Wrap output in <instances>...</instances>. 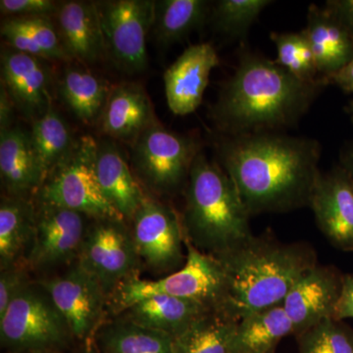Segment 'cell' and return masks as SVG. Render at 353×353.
I'll use <instances>...</instances> for the list:
<instances>
[{"instance_id": "obj_1", "label": "cell", "mask_w": 353, "mask_h": 353, "mask_svg": "<svg viewBox=\"0 0 353 353\" xmlns=\"http://www.w3.org/2000/svg\"><path fill=\"white\" fill-rule=\"evenodd\" d=\"M217 155L250 217L308 208L321 173L320 143L280 132L224 134Z\"/></svg>"}, {"instance_id": "obj_2", "label": "cell", "mask_w": 353, "mask_h": 353, "mask_svg": "<svg viewBox=\"0 0 353 353\" xmlns=\"http://www.w3.org/2000/svg\"><path fill=\"white\" fill-rule=\"evenodd\" d=\"M325 88L306 83L275 60L246 51L225 83L212 117L227 136L280 132L294 126Z\"/></svg>"}, {"instance_id": "obj_3", "label": "cell", "mask_w": 353, "mask_h": 353, "mask_svg": "<svg viewBox=\"0 0 353 353\" xmlns=\"http://www.w3.org/2000/svg\"><path fill=\"white\" fill-rule=\"evenodd\" d=\"M230 283V314L236 321L282 305L301 276L318 264L314 248L305 243H281L271 234H252L216 257Z\"/></svg>"}, {"instance_id": "obj_4", "label": "cell", "mask_w": 353, "mask_h": 353, "mask_svg": "<svg viewBox=\"0 0 353 353\" xmlns=\"http://www.w3.org/2000/svg\"><path fill=\"white\" fill-rule=\"evenodd\" d=\"M183 194V236L199 252L218 257L252 236L250 215L233 181L202 152L192 164Z\"/></svg>"}, {"instance_id": "obj_5", "label": "cell", "mask_w": 353, "mask_h": 353, "mask_svg": "<svg viewBox=\"0 0 353 353\" xmlns=\"http://www.w3.org/2000/svg\"><path fill=\"white\" fill-rule=\"evenodd\" d=\"M185 245L187 257L180 270L159 280L136 277L127 281L109 299L108 313L114 317L146 297L166 294L194 301L209 312L232 318L230 283L224 266L216 257L199 252L188 241Z\"/></svg>"}, {"instance_id": "obj_6", "label": "cell", "mask_w": 353, "mask_h": 353, "mask_svg": "<svg viewBox=\"0 0 353 353\" xmlns=\"http://www.w3.org/2000/svg\"><path fill=\"white\" fill-rule=\"evenodd\" d=\"M76 343L68 323L38 280L28 283L0 317L3 353H71Z\"/></svg>"}, {"instance_id": "obj_7", "label": "cell", "mask_w": 353, "mask_h": 353, "mask_svg": "<svg viewBox=\"0 0 353 353\" xmlns=\"http://www.w3.org/2000/svg\"><path fill=\"white\" fill-rule=\"evenodd\" d=\"M132 165L139 182L159 196L183 192L201 152L196 137L178 134L155 121L132 143Z\"/></svg>"}, {"instance_id": "obj_8", "label": "cell", "mask_w": 353, "mask_h": 353, "mask_svg": "<svg viewBox=\"0 0 353 353\" xmlns=\"http://www.w3.org/2000/svg\"><path fill=\"white\" fill-rule=\"evenodd\" d=\"M97 148L92 137L77 139L68 157L39 188L37 201L82 213L90 219L124 220L102 192L95 168Z\"/></svg>"}, {"instance_id": "obj_9", "label": "cell", "mask_w": 353, "mask_h": 353, "mask_svg": "<svg viewBox=\"0 0 353 353\" xmlns=\"http://www.w3.org/2000/svg\"><path fill=\"white\" fill-rule=\"evenodd\" d=\"M129 223L121 219H90L77 263L108 294L132 278L141 266Z\"/></svg>"}, {"instance_id": "obj_10", "label": "cell", "mask_w": 353, "mask_h": 353, "mask_svg": "<svg viewBox=\"0 0 353 353\" xmlns=\"http://www.w3.org/2000/svg\"><path fill=\"white\" fill-rule=\"evenodd\" d=\"M95 4L104 51L114 65L127 74L145 71L148 65L146 38L154 22L155 1L111 0Z\"/></svg>"}, {"instance_id": "obj_11", "label": "cell", "mask_w": 353, "mask_h": 353, "mask_svg": "<svg viewBox=\"0 0 353 353\" xmlns=\"http://www.w3.org/2000/svg\"><path fill=\"white\" fill-rule=\"evenodd\" d=\"M129 224L141 263L152 273L170 275L185 265L182 221L169 204L148 196Z\"/></svg>"}, {"instance_id": "obj_12", "label": "cell", "mask_w": 353, "mask_h": 353, "mask_svg": "<svg viewBox=\"0 0 353 353\" xmlns=\"http://www.w3.org/2000/svg\"><path fill=\"white\" fill-rule=\"evenodd\" d=\"M38 281L64 316L77 343L90 345L108 313L109 296L99 281L77 262L59 275Z\"/></svg>"}, {"instance_id": "obj_13", "label": "cell", "mask_w": 353, "mask_h": 353, "mask_svg": "<svg viewBox=\"0 0 353 353\" xmlns=\"http://www.w3.org/2000/svg\"><path fill=\"white\" fill-rule=\"evenodd\" d=\"M37 202L34 239L26 266L36 272L76 263L90 218L54 204Z\"/></svg>"}, {"instance_id": "obj_14", "label": "cell", "mask_w": 353, "mask_h": 353, "mask_svg": "<svg viewBox=\"0 0 353 353\" xmlns=\"http://www.w3.org/2000/svg\"><path fill=\"white\" fill-rule=\"evenodd\" d=\"M308 208L318 229L334 248L353 252V183L341 165L319 174Z\"/></svg>"}, {"instance_id": "obj_15", "label": "cell", "mask_w": 353, "mask_h": 353, "mask_svg": "<svg viewBox=\"0 0 353 353\" xmlns=\"http://www.w3.org/2000/svg\"><path fill=\"white\" fill-rule=\"evenodd\" d=\"M343 274L336 267L317 264L299 278L282 305L294 336L334 318L343 287Z\"/></svg>"}, {"instance_id": "obj_16", "label": "cell", "mask_w": 353, "mask_h": 353, "mask_svg": "<svg viewBox=\"0 0 353 353\" xmlns=\"http://www.w3.org/2000/svg\"><path fill=\"white\" fill-rule=\"evenodd\" d=\"M219 65L214 46L208 43L187 48L165 71L167 104L172 113L185 116L201 105L212 70Z\"/></svg>"}, {"instance_id": "obj_17", "label": "cell", "mask_w": 353, "mask_h": 353, "mask_svg": "<svg viewBox=\"0 0 353 353\" xmlns=\"http://www.w3.org/2000/svg\"><path fill=\"white\" fill-rule=\"evenodd\" d=\"M1 83L16 108L32 122L52 104L50 69L41 58L4 48L1 51Z\"/></svg>"}, {"instance_id": "obj_18", "label": "cell", "mask_w": 353, "mask_h": 353, "mask_svg": "<svg viewBox=\"0 0 353 353\" xmlns=\"http://www.w3.org/2000/svg\"><path fill=\"white\" fill-rule=\"evenodd\" d=\"M55 15L58 34L69 57L83 65L97 63L105 51L95 2L65 1Z\"/></svg>"}, {"instance_id": "obj_19", "label": "cell", "mask_w": 353, "mask_h": 353, "mask_svg": "<svg viewBox=\"0 0 353 353\" xmlns=\"http://www.w3.org/2000/svg\"><path fill=\"white\" fill-rule=\"evenodd\" d=\"M0 178L4 196L30 199L43 185L30 132L12 127L0 132Z\"/></svg>"}, {"instance_id": "obj_20", "label": "cell", "mask_w": 353, "mask_h": 353, "mask_svg": "<svg viewBox=\"0 0 353 353\" xmlns=\"http://www.w3.org/2000/svg\"><path fill=\"white\" fill-rule=\"evenodd\" d=\"M95 168L104 196L129 223L148 196L120 148L111 139L97 143Z\"/></svg>"}, {"instance_id": "obj_21", "label": "cell", "mask_w": 353, "mask_h": 353, "mask_svg": "<svg viewBox=\"0 0 353 353\" xmlns=\"http://www.w3.org/2000/svg\"><path fill=\"white\" fill-rule=\"evenodd\" d=\"M155 121L145 88L138 83H124L111 90L99 122L101 131L111 139L132 143Z\"/></svg>"}, {"instance_id": "obj_22", "label": "cell", "mask_w": 353, "mask_h": 353, "mask_svg": "<svg viewBox=\"0 0 353 353\" xmlns=\"http://www.w3.org/2000/svg\"><path fill=\"white\" fill-rule=\"evenodd\" d=\"M301 32L314 55L320 78L338 73L353 59L352 36L326 9L309 6L307 24Z\"/></svg>"}, {"instance_id": "obj_23", "label": "cell", "mask_w": 353, "mask_h": 353, "mask_svg": "<svg viewBox=\"0 0 353 353\" xmlns=\"http://www.w3.org/2000/svg\"><path fill=\"white\" fill-rule=\"evenodd\" d=\"M208 313L212 312L194 301L166 294H155L130 306L119 315L139 326L175 338Z\"/></svg>"}, {"instance_id": "obj_24", "label": "cell", "mask_w": 353, "mask_h": 353, "mask_svg": "<svg viewBox=\"0 0 353 353\" xmlns=\"http://www.w3.org/2000/svg\"><path fill=\"white\" fill-rule=\"evenodd\" d=\"M36 205L31 199L3 196L0 202V270L25 265L31 248Z\"/></svg>"}, {"instance_id": "obj_25", "label": "cell", "mask_w": 353, "mask_h": 353, "mask_svg": "<svg viewBox=\"0 0 353 353\" xmlns=\"http://www.w3.org/2000/svg\"><path fill=\"white\" fill-rule=\"evenodd\" d=\"M90 345L102 353H174L172 336L120 315L104 322Z\"/></svg>"}, {"instance_id": "obj_26", "label": "cell", "mask_w": 353, "mask_h": 353, "mask_svg": "<svg viewBox=\"0 0 353 353\" xmlns=\"http://www.w3.org/2000/svg\"><path fill=\"white\" fill-rule=\"evenodd\" d=\"M1 36L13 50L44 60H70L48 17H12L2 21Z\"/></svg>"}, {"instance_id": "obj_27", "label": "cell", "mask_w": 353, "mask_h": 353, "mask_svg": "<svg viewBox=\"0 0 353 353\" xmlns=\"http://www.w3.org/2000/svg\"><path fill=\"white\" fill-rule=\"evenodd\" d=\"M110 92L108 83L83 67L70 66L60 79L62 101L77 119L85 124L101 120Z\"/></svg>"}, {"instance_id": "obj_28", "label": "cell", "mask_w": 353, "mask_h": 353, "mask_svg": "<svg viewBox=\"0 0 353 353\" xmlns=\"http://www.w3.org/2000/svg\"><path fill=\"white\" fill-rule=\"evenodd\" d=\"M290 334L292 325L283 305L265 309L239 321L231 353H271Z\"/></svg>"}, {"instance_id": "obj_29", "label": "cell", "mask_w": 353, "mask_h": 353, "mask_svg": "<svg viewBox=\"0 0 353 353\" xmlns=\"http://www.w3.org/2000/svg\"><path fill=\"white\" fill-rule=\"evenodd\" d=\"M30 136L43 183L51 172L68 157L76 141L68 123L52 104L41 117L32 122Z\"/></svg>"}, {"instance_id": "obj_30", "label": "cell", "mask_w": 353, "mask_h": 353, "mask_svg": "<svg viewBox=\"0 0 353 353\" xmlns=\"http://www.w3.org/2000/svg\"><path fill=\"white\" fill-rule=\"evenodd\" d=\"M210 2L205 0L155 1L152 31L157 43L169 46L187 37L208 19Z\"/></svg>"}, {"instance_id": "obj_31", "label": "cell", "mask_w": 353, "mask_h": 353, "mask_svg": "<svg viewBox=\"0 0 353 353\" xmlns=\"http://www.w3.org/2000/svg\"><path fill=\"white\" fill-rule=\"evenodd\" d=\"M238 321L208 313L173 338L174 353H231Z\"/></svg>"}, {"instance_id": "obj_32", "label": "cell", "mask_w": 353, "mask_h": 353, "mask_svg": "<svg viewBox=\"0 0 353 353\" xmlns=\"http://www.w3.org/2000/svg\"><path fill=\"white\" fill-rule=\"evenodd\" d=\"M270 38L277 48L275 61L279 65L303 82L319 80L314 55L303 32H272Z\"/></svg>"}, {"instance_id": "obj_33", "label": "cell", "mask_w": 353, "mask_h": 353, "mask_svg": "<svg viewBox=\"0 0 353 353\" xmlns=\"http://www.w3.org/2000/svg\"><path fill=\"white\" fill-rule=\"evenodd\" d=\"M271 3L270 0H219L211 7L210 19L218 32L241 38Z\"/></svg>"}, {"instance_id": "obj_34", "label": "cell", "mask_w": 353, "mask_h": 353, "mask_svg": "<svg viewBox=\"0 0 353 353\" xmlns=\"http://www.w3.org/2000/svg\"><path fill=\"white\" fill-rule=\"evenodd\" d=\"M299 353H353V330L329 318L296 336Z\"/></svg>"}, {"instance_id": "obj_35", "label": "cell", "mask_w": 353, "mask_h": 353, "mask_svg": "<svg viewBox=\"0 0 353 353\" xmlns=\"http://www.w3.org/2000/svg\"><path fill=\"white\" fill-rule=\"evenodd\" d=\"M29 272L25 265H18L0 270V317L4 315L20 290L28 283L31 282Z\"/></svg>"}, {"instance_id": "obj_36", "label": "cell", "mask_w": 353, "mask_h": 353, "mask_svg": "<svg viewBox=\"0 0 353 353\" xmlns=\"http://www.w3.org/2000/svg\"><path fill=\"white\" fill-rule=\"evenodd\" d=\"M58 6L51 0H1L0 12L7 18L48 17L57 13Z\"/></svg>"}, {"instance_id": "obj_37", "label": "cell", "mask_w": 353, "mask_h": 353, "mask_svg": "<svg viewBox=\"0 0 353 353\" xmlns=\"http://www.w3.org/2000/svg\"><path fill=\"white\" fill-rule=\"evenodd\" d=\"M334 319L343 321L353 319V275L343 274L340 299L334 311Z\"/></svg>"}, {"instance_id": "obj_38", "label": "cell", "mask_w": 353, "mask_h": 353, "mask_svg": "<svg viewBox=\"0 0 353 353\" xmlns=\"http://www.w3.org/2000/svg\"><path fill=\"white\" fill-rule=\"evenodd\" d=\"M324 8L343 25L353 39V0H329Z\"/></svg>"}, {"instance_id": "obj_39", "label": "cell", "mask_w": 353, "mask_h": 353, "mask_svg": "<svg viewBox=\"0 0 353 353\" xmlns=\"http://www.w3.org/2000/svg\"><path fill=\"white\" fill-rule=\"evenodd\" d=\"M15 108V104H14L8 90L4 87L3 83H1V88H0V132L6 131L13 127L14 109Z\"/></svg>"}, {"instance_id": "obj_40", "label": "cell", "mask_w": 353, "mask_h": 353, "mask_svg": "<svg viewBox=\"0 0 353 353\" xmlns=\"http://www.w3.org/2000/svg\"><path fill=\"white\" fill-rule=\"evenodd\" d=\"M321 80L325 87L334 85L347 94H353V59L338 73L321 78Z\"/></svg>"}, {"instance_id": "obj_41", "label": "cell", "mask_w": 353, "mask_h": 353, "mask_svg": "<svg viewBox=\"0 0 353 353\" xmlns=\"http://www.w3.org/2000/svg\"><path fill=\"white\" fill-rule=\"evenodd\" d=\"M341 166L347 172L353 183V145L347 146L341 152Z\"/></svg>"}, {"instance_id": "obj_42", "label": "cell", "mask_w": 353, "mask_h": 353, "mask_svg": "<svg viewBox=\"0 0 353 353\" xmlns=\"http://www.w3.org/2000/svg\"><path fill=\"white\" fill-rule=\"evenodd\" d=\"M76 353H102L99 352V350H95L94 347L92 345H80V348H79L78 352Z\"/></svg>"}, {"instance_id": "obj_43", "label": "cell", "mask_w": 353, "mask_h": 353, "mask_svg": "<svg viewBox=\"0 0 353 353\" xmlns=\"http://www.w3.org/2000/svg\"><path fill=\"white\" fill-rule=\"evenodd\" d=\"M347 113L350 114V117H352V120L353 122V101L350 102V104H348V106L347 108Z\"/></svg>"}, {"instance_id": "obj_44", "label": "cell", "mask_w": 353, "mask_h": 353, "mask_svg": "<svg viewBox=\"0 0 353 353\" xmlns=\"http://www.w3.org/2000/svg\"><path fill=\"white\" fill-rule=\"evenodd\" d=\"M43 353H57V352H43Z\"/></svg>"}, {"instance_id": "obj_45", "label": "cell", "mask_w": 353, "mask_h": 353, "mask_svg": "<svg viewBox=\"0 0 353 353\" xmlns=\"http://www.w3.org/2000/svg\"><path fill=\"white\" fill-rule=\"evenodd\" d=\"M271 353H275V352H271Z\"/></svg>"}]
</instances>
